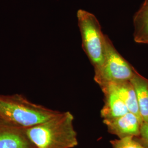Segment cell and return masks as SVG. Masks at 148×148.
<instances>
[{"label":"cell","mask_w":148,"mask_h":148,"mask_svg":"<svg viewBox=\"0 0 148 148\" xmlns=\"http://www.w3.org/2000/svg\"><path fill=\"white\" fill-rule=\"evenodd\" d=\"M74 117L70 111L36 126L25 129L27 136L36 148H74L78 145Z\"/></svg>","instance_id":"6da1fadb"},{"label":"cell","mask_w":148,"mask_h":148,"mask_svg":"<svg viewBox=\"0 0 148 148\" xmlns=\"http://www.w3.org/2000/svg\"><path fill=\"white\" fill-rule=\"evenodd\" d=\"M135 139L144 147L148 148V122H143L140 127L139 136Z\"/></svg>","instance_id":"7c38bea8"},{"label":"cell","mask_w":148,"mask_h":148,"mask_svg":"<svg viewBox=\"0 0 148 148\" xmlns=\"http://www.w3.org/2000/svg\"><path fill=\"white\" fill-rule=\"evenodd\" d=\"M3 122H4L3 121V120H2V119H1V117L0 116V124L2 123H3Z\"/></svg>","instance_id":"5bb4252c"},{"label":"cell","mask_w":148,"mask_h":148,"mask_svg":"<svg viewBox=\"0 0 148 148\" xmlns=\"http://www.w3.org/2000/svg\"><path fill=\"white\" fill-rule=\"evenodd\" d=\"M108 132L115 135L118 139L137 137L139 136L143 122L133 113L126 114L113 119L103 120Z\"/></svg>","instance_id":"5b68a950"},{"label":"cell","mask_w":148,"mask_h":148,"mask_svg":"<svg viewBox=\"0 0 148 148\" xmlns=\"http://www.w3.org/2000/svg\"><path fill=\"white\" fill-rule=\"evenodd\" d=\"M133 37L136 42L143 43L148 38V0H145L133 18Z\"/></svg>","instance_id":"30bf717a"},{"label":"cell","mask_w":148,"mask_h":148,"mask_svg":"<svg viewBox=\"0 0 148 148\" xmlns=\"http://www.w3.org/2000/svg\"><path fill=\"white\" fill-rule=\"evenodd\" d=\"M110 142L112 148H146L134 137L116 139Z\"/></svg>","instance_id":"8fae6325"},{"label":"cell","mask_w":148,"mask_h":148,"mask_svg":"<svg viewBox=\"0 0 148 148\" xmlns=\"http://www.w3.org/2000/svg\"><path fill=\"white\" fill-rule=\"evenodd\" d=\"M101 89L105 97L104 105L101 111L103 120L113 119L129 112L125 104L114 92L106 87Z\"/></svg>","instance_id":"ba28073f"},{"label":"cell","mask_w":148,"mask_h":148,"mask_svg":"<svg viewBox=\"0 0 148 148\" xmlns=\"http://www.w3.org/2000/svg\"><path fill=\"white\" fill-rule=\"evenodd\" d=\"M0 148H36L25 129L3 122L0 124Z\"/></svg>","instance_id":"8992f818"},{"label":"cell","mask_w":148,"mask_h":148,"mask_svg":"<svg viewBox=\"0 0 148 148\" xmlns=\"http://www.w3.org/2000/svg\"><path fill=\"white\" fill-rule=\"evenodd\" d=\"M59 112L32 103L21 95H0L1 119L16 127L27 129L47 121Z\"/></svg>","instance_id":"7a4b0ae2"},{"label":"cell","mask_w":148,"mask_h":148,"mask_svg":"<svg viewBox=\"0 0 148 148\" xmlns=\"http://www.w3.org/2000/svg\"><path fill=\"white\" fill-rule=\"evenodd\" d=\"M108 88L114 92L123 101L128 111L134 114L143 122L140 114L136 91L130 81L111 82L101 87Z\"/></svg>","instance_id":"52a82bcc"},{"label":"cell","mask_w":148,"mask_h":148,"mask_svg":"<svg viewBox=\"0 0 148 148\" xmlns=\"http://www.w3.org/2000/svg\"><path fill=\"white\" fill-rule=\"evenodd\" d=\"M142 44H146V45H148V38L147 39H146V40L143 42Z\"/></svg>","instance_id":"4fadbf2b"},{"label":"cell","mask_w":148,"mask_h":148,"mask_svg":"<svg viewBox=\"0 0 148 148\" xmlns=\"http://www.w3.org/2000/svg\"><path fill=\"white\" fill-rule=\"evenodd\" d=\"M95 71V80L101 87L111 82L130 81L136 70L117 51L106 35L104 62L101 68Z\"/></svg>","instance_id":"277c9868"},{"label":"cell","mask_w":148,"mask_h":148,"mask_svg":"<svg viewBox=\"0 0 148 148\" xmlns=\"http://www.w3.org/2000/svg\"><path fill=\"white\" fill-rule=\"evenodd\" d=\"M77 18L82 47L95 70L104 62L106 35L103 33L100 23L93 14L79 9L77 12Z\"/></svg>","instance_id":"3957f363"},{"label":"cell","mask_w":148,"mask_h":148,"mask_svg":"<svg viewBox=\"0 0 148 148\" xmlns=\"http://www.w3.org/2000/svg\"><path fill=\"white\" fill-rule=\"evenodd\" d=\"M130 82L136 91L142 119L143 122H148V79L136 71Z\"/></svg>","instance_id":"9c48e42d"}]
</instances>
